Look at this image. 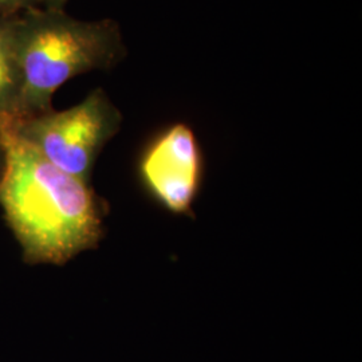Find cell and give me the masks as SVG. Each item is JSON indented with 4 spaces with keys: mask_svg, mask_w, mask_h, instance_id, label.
Segmentation results:
<instances>
[{
    "mask_svg": "<svg viewBox=\"0 0 362 362\" xmlns=\"http://www.w3.org/2000/svg\"><path fill=\"white\" fill-rule=\"evenodd\" d=\"M4 164L0 206L25 258L33 263L64 264L103 236V206L86 181L54 167L0 119Z\"/></svg>",
    "mask_w": 362,
    "mask_h": 362,
    "instance_id": "1",
    "label": "cell"
},
{
    "mask_svg": "<svg viewBox=\"0 0 362 362\" xmlns=\"http://www.w3.org/2000/svg\"><path fill=\"white\" fill-rule=\"evenodd\" d=\"M144 189L175 215H192L203 180V156L194 130L175 124L160 132L139 161Z\"/></svg>",
    "mask_w": 362,
    "mask_h": 362,
    "instance_id": "4",
    "label": "cell"
},
{
    "mask_svg": "<svg viewBox=\"0 0 362 362\" xmlns=\"http://www.w3.org/2000/svg\"><path fill=\"white\" fill-rule=\"evenodd\" d=\"M10 121L54 167L89 182L95 160L119 130L122 116L107 94L95 89L70 109Z\"/></svg>",
    "mask_w": 362,
    "mask_h": 362,
    "instance_id": "3",
    "label": "cell"
},
{
    "mask_svg": "<svg viewBox=\"0 0 362 362\" xmlns=\"http://www.w3.org/2000/svg\"><path fill=\"white\" fill-rule=\"evenodd\" d=\"M18 50L23 88L15 119L52 110L54 93L67 81L109 70L127 55L115 21H81L64 10L43 7L19 15Z\"/></svg>",
    "mask_w": 362,
    "mask_h": 362,
    "instance_id": "2",
    "label": "cell"
},
{
    "mask_svg": "<svg viewBox=\"0 0 362 362\" xmlns=\"http://www.w3.org/2000/svg\"><path fill=\"white\" fill-rule=\"evenodd\" d=\"M16 16H0V119L18 118L23 77L18 50Z\"/></svg>",
    "mask_w": 362,
    "mask_h": 362,
    "instance_id": "5",
    "label": "cell"
},
{
    "mask_svg": "<svg viewBox=\"0 0 362 362\" xmlns=\"http://www.w3.org/2000/svg\"><path fill=\"white\" fill-rule=\"evenodd\" d=\"M4 164V145H3V137H1V129H0V173Z\"/></svg>",
    "mask_w": 362,
    "mask_h": 362,
    "instance_id": "8",
    "label": "cell"
},
{
    "mask_svg": "<svg viewBox=\"0 0 362 362\" xmlns=\"http://www.w3.org/2000/svg\"><path fill=\"white\" fill-rule=\"evenodd\" d=\"M67 1L69 0H42V7L50 10H64Z\"/></svg>",
    "mask_w": 362,
    "mask_h": 362,
    "instance_id": "7",
    "label": "cell"
},
{
    "mask_svg": "<svg viewBox=\"0 0 362 362\" xmlns=\"http://www.w3.org/2000/svg\"><path fill=\"white\" fill-rule=\"evenodd\" d=\"M42 6V0H0V16H16Z\"/></svg>",
    "mask_w": 362,
    "mask_h": 362,
    "instance_id": "6",
    "label": "cell"
}]
</instances>
